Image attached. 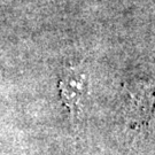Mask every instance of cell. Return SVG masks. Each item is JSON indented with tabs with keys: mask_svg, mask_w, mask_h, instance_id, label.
Listing matches in <instances>:
<instances>
[{
	"mask_svg": "<svg viewBox=\"0 0 155 155\" xmlns=\"http://www.w3.org/2000/svg\"><path fill=\"white\" fill-rule=\"evenodd\" d=\"M86 90V77L75 70L66 72L60 81V91L63 102L74 114L79 107V102Z\"/></svg>",
	"mask_w": 155,
	"mask_h": 155,
	"instance_id": "1",
	"label": "cell"
}]
</instances>
